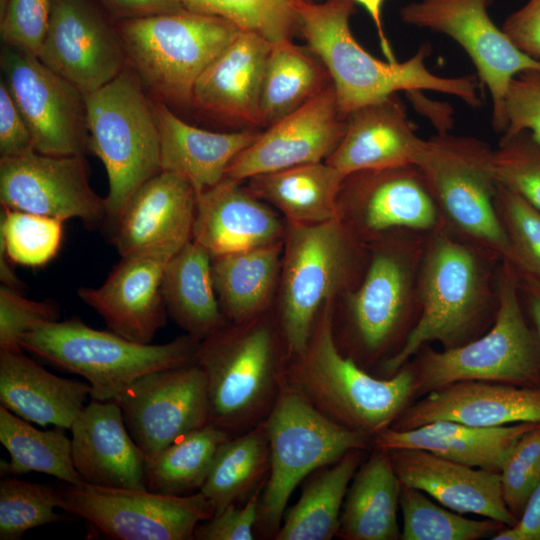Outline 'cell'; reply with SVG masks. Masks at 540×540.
Segmentation results:
<instances>
[{
	"mask_svg": "<svg viewBox=\"0 0 540 540\" xmlns=\"http://www.w3.org/2000/svg\"><path fill=\"white\" fill-rule=\"evenodd\" d=\"M344 176L325 161L255 175L246 187L287 223L313 225L337 218Z\"/></svg>",
	"mask_w": 540,
	"mask_h": 540,
	"instance_id": "cell-34",
	"label": "cell"
},
{
	"mask_svg": "<svg viewBox=\"0 0 540 540\" xmlns=\"http://www.w3.org/2000/svg\"><path fill=\"white\" fill-rule=\"evenodd\" d=\"M366 450L352 449L315 472L294 506L285 511L275 540H330L336 537L345 495Z\"/></svg>",
	"mask_w": 540,
	"mask_h": 540,
	"instance_id": "cell-36",
	"label": "cell"
},
{
	"mask_svg": "<svg viewBox=\"0 0 540 540\" xmlns=\"http://www.w3.org/2000/svg\"><path fill=\"white\" fill-rule=\"evenodd\" d=\"M199 342L185 334L164 344L138 343L94 329L79 317L39 324L19 340L24 351L85 378L90 398L98 401H113L147 373L195 363Z\"/></svg>",
	"mask_w": 540,
	"mask_h": 540,
	"instance_id": "cell-8",
	"label": "cell"
},
{
	"mask_svg": "<svg viewBox=\"0 0 540 540\" xmlns=\"http://www.w3.org/2000/svg\"><path fill=\"white\" fill-rule=\"evenodd\" d=\"M54 0H6L1 6L2 44L38 56Z\"/></svg>",
	"mask_w": 540,
	"mask_h": 540,
	"instance_id": "cell-48",
	"label": "cell"
},
{
	"mask_svg": "<svg viewBox=\"0 0 540 540\" xmlns=\"http://www.w3.org/2000/svg\"><path fill=\"white\" fill-rule=\"evenodd\" d=\"M288 358L273 309L227 322L201 340L196 363L206 377L209 423L230 436L263 423L283 388Z\"/></svg>",
	"mask_w": 540,
	"mask_h": 540,
	"instance_id": "cell-5",
	"label": "cell"
},
{
	"mask_svg": "<svg viewBox=\"0 0 540 540\" xmlns=\"http://www.w3.org/2000/svg\"><path fill=\"white\" fill-rule=\"evenodd\" d=\"M160 140L162 171L187 180L196 193L224 179L231 162L250 146L260 132H214L188 124L163 102L151 100Z\"/></svg>",
	"mask_w": 540,
	"mask_h": 540,
	"instance_id": "cell-29",
	"label": "cell"
},
{
	"mask_svg": "<svg viewBox=\"0 0 540 540\" xmlns=\"http://www.w3.org/2000/svg\"><path fill=\"white\" fill-rule=\"evenodd\" d=\"M64 430H39L0 405V442L10 455L9 461H1V473L18 476L38 472L67 484L83 482L73 463L71 439Z\"/></svg>",
	"mask_w": 540,
	"mask_h": 540,
	"instance_id": "cell-39",
	"label": "cell"
},
{
	"mask_svg": "<svg viewBox=\"0 0 540 540\" xmlns=\"http://www.w3.org/2000/svg\"><path fill=\"white\" fill-rule=\"evenodd\" d=\"M70 431L73 463L83 482L146 488L145 455L130 435L116 402L91 399Z\"/></svg>",
	"mask_w": 540,
	"mask_h": 540,
	"instance_id": "cell-26",
	"label": "cell"
},
{
	"mask_svg": "<svg viewBox=\"0 0 540 540\" xmlns=\"http://www.w3.org/2000/svg\"><path fill=\"white\" fill-rule=\"evenodd\" d=\"M0 65L34 150L54 156L84 155L89 148L85 94L37 56L5 44Z\"/></svg>",
	"mask_w": 540,
	"mask_h": 540,
	"instance_id": "cell-15",
	"label": "cell"
},
{
	"mask_svg": "<svg viewBox=\"0 0 540 540\" xmlns=\"http://www.w3.org/2000/svg\"><path fill=\"white\" fill-rule=\"evenodd\" d=\"M500 427L540 423V388L490 381H461L413 401L390 426L408 430L435 421Z\"/></svg>",
	"mask_w": 540,
	"mask_h": 540,
	"instance_id": "cell-22",
	"label": "cell"
},
{
	"mask_svg": "<svg viewBox=\"0 0 540 540\" xmlns=\"http://www.w3.org/2000/svg\"><path fill=\"white\" fill-rule=\"evenodd\" d=\"M291 6L296 30L329 73L343 118L400 91H434L457 97L472 108L481 105L475 76L444 77L428 69L429 44H422L402 62L383 61L371 55L350 28L355 12L353 0H291Z\"/></svg>",
	"mask_w": 540,
	"mask_h": 540,
	"instance_id": "cell-1",
	"label": "cell"
},
{
	"mask_svg": "<svg viewBox=\"0 0 540 540\" xmlns=\"http://www.w3.org/2000/svg\"><path fill=\"white\" fill-rule=\"evenodd\" d=\"M182 247L155 245L121 256L101 286L80 287L77 294L103 318L108 330L149 344L166 324L163 274L170 258Z\"/></svg>",
	"mask_w": 540,
	"mask_h": 540,
	"instance_id": "cell-20",
	"label": "cell"
},
{
	"mask_svg": "<svg viewBox=\"0 0 540 540\" xmlns=\"http://www.w3.org/2000/svg\"><path fill=\"white\" fill-rule=\"evenodd\" d=\"M0 250L14 263L41 267L59 252L63 221L1 207Z\"/></svg>",
	"mask_w": 540,
	"mask_h": 540,
	"instance_id": "cell-42",
	"label": "cell"
},
{
	"mask_svg": "<svg viewBox=\"0 0 540 540\" xmlns=\"http://www.w3.org/2000/svg\"><path fill=\"white\" fill-rule=\"evenodd\" d=\"M12 264L14 263L0 250V277L2 284L20 290L22 283L16 276Z\"/></svg>",
	"mask_w": 540,
	"mask_h": 540,
	"instance_id": "cell-58",
	"label": "cell"
},
{
	"mask_svg": "<svg viewBox=\"0 0 540 540\" xmlns=\"http://www.w3.org/2000/svg\"><path fill=\"white\" fill-rule=\"evenodd\" d=\"M367 246L338 219L287 223L273 312L288 357L303 351L322 307L360 282Z\"/></svg>",
	"mask_w": 540,
	"mask_h": 540,
	"instance_id": "cell-6",
	"label": "cell"
},
{
	"mask_svg": "<svg viewBox=\"0 0 540 540\" xmlns=\"http://www.w3.org/2000/svg\"><path fill=\"white\" fill-rule=\"evenodd\" d=\"M211 259L205 248L190 240L170 258L162 280L168 316L199 341L228 322L214 290Z\"/></svg>",
	"mask_w": 540,
	"mask_h": 540,
	"instance_id": "cell-35",
	"label": "cell"
},
{
	"mask_svg": "<svg viewBox=\"0 0 540 540\" xmlns=\"http://www.w3.org/2000/svg\"><path fill=\"white\" fill-rule=\"evenodd\" d=\"M345 119V133L325 160L344 177L359 171L415 165L424 139L416 134L396 94L363 106Z\"/></svg>",
	"mask_w": 540,
	"mask_h": 540,
	"instance_id": "cell-28",
	"label": "cell"
},
{
	"mask_svg": "<svg viewBox=\"0 0 540 540\" xmlns=\"http://www.w3.org/2000/svg\"><path fill=\"white\" fill-rule=\"evenodd\" d=\"M271 46L257 33L241 31L201 74L191 106L220 121L261 126L260 97Z\"/></svg>",
	"mask_w": 540,
	"mask_h": 540,
	"instance_id": "cell-27",
	"label": "cell"
},
{
	"mask_svg": "<svg viewBox=\"0 0 540 540\" xmlns=\"http://www.w3.org/2000/svg\"><path fill=\"white\" fill-rule=\"evenodd\" d=\"M113 401L147 462L181 436L209 423L206 377L196 362L147 373Z\"/></svg>",
	"mask_w": 540,
	"mask_h": 540,
	"instance_id": "cell-17",
	"label": "cell"
},
{
	"mask_svg": "<svg viewBox=\"0 0 540 540\" xmlns=\"http://www.w3.org/2000/svg\"><path fill=\"white\" fill-rule=\"evenodd\" d=\"M286 220L244 182L224 177L197 193L192 240L211 256L284 240Z\"/></svg>",
	"mask_w": 540,
	"mask_h": 540,
	"instance_id": "cell-23",
	"label": "cell"
},
{
	"mask_svg": "<svg viewBox=\"0 0 540 540\" xmlns=\"http://www.w3.org/2000/svg\"><path fill=\"white\" fill-rule=\"evenodd\" d=\"M493 151L475 137L438 133L424 139L415 165L427 182L443 224L515 267L516 256L495 206Z\"/></svg>",
	"mask_w": 540,
	"mask_h": 540,
	"instance_id": "cell-11",
	"label": "cell"
},
{
	"mask_svg": "<svg viewBox=\"0 0 540 540\" xmlns=\"http://www.w3.org/2000/svg\"><path fill=\"white\" fill-rule=\"evenodd\" d=\"M33 148L29 128L8 87L0 81V158L22 154Z\"/></svg>",
	"mask_w": 540,
	"mask_h": 540,
	"instance_id": "cell-52",
	"label": "cell"
},
{
	"mask_svg": "<svg viewBox=\"0 0 540 540\" xmlns=\"http://www.w3.org/2000/svg\"><path fill=\"white\" fill-rule=\"evenodd\" d=\"M90 392L88 382L49 372L23 349L0 350V403L31 423L70 430Z\"/></svg>",
	"mask_w": 540,
	"mask_h": 540,
	"instance_id": "cell-30",
	"label": "cell"
},
{
	"mask_svg": "<svg viewBox=\"0 0 540 540\" xmlns=\"http://www.w3.org/2000/svg\"><path fill=\"white\" fill-rule=\"evenodd\" d=\"M121 19L142 18L186 10L182 0H101Z\"/></svg>",
	"mask_w": 540,
	"mask_h": 540,
	"instance_id": "cell-54",
	"label": "cell"
},
{
	"mask_svg": "<svg viewBox=\"0 0 540 540\" xmlns=\"http://www.w3.org/2000/svg\"><path fill=\"white\" fill-rule=\"evenodd\" d=\"M537 424L479 427L443 420L408 430L389 427L377 433L372 442L373 447L419 449L470 467L500 472L517 441Z\"/></svg>",
	"mask_w": 540,
	"mask_h": 540,
	"instance_id": "cell-31",
	"label": "cell"
},
{
	"mask_svg": "<svg viewBox=\"0 0 540 540\" xmlns=\"http://www.w3.org/2000/svg\"><path fill=\"white\" fill-rule=\"evenodd\" d=\"M59 493L61 510L115 540H192L197 526L215 515L200 491L169 495L81 482L67 484Z\"/></svg>",
	"mask_w": 540,
	"mask_h": 540,
	"instance_id": "cell-13",
	"label": "cell"
},
{
	"mask_svg": "<svg viewBox=\"0 0 540 540\" xmlns=\"http://www.w3.org/2000/svg\"><path fill=\"white\" fill-rule=\"evenodd\" d=\"M270 443L265 423L229 436L218 448L208 476L199 490L215 515L232 504L244 503L267 480Z\"/></svg>",
	"mask_w": 540,
	"mask_h": 540,
	"instance_id": "cell-38",
	"label": "cell"
},
{
	"mask_svg": "<svg viewBox=\"0 0 540 540\" xmlns=\"http://www.w3.org/2000/svg\"><path fill=\"white\" fill-rule=\"evenodd\" d=\"M517 271L521 300L525 302L529 321L540 337V279L523 271Z\"/></svg>",
	"mask_w": 540,
	"mask_h": 540,
	"instance_id": "cell-55",
	"label": "cell"
},
{
	"mask_svg": "<svg viewBox=\"0 0 540 540\" xmlns=\"http://www.w3.org/2000/svg\"><path fill=\"white\" fill-rule=\"evenodd\" d=\"M412 232L396 230L367 243L360 282L334 304L339 350L372 374L402 347L419 315L417 281L425 243Z\"/></svg>",
	"mask_w": 540,
	"mask_h": 540,
	"instance_id": "cell-2",
	"label": "cell"
},
{
	"mask_svg": "<svg viewBox=\"0 0 540 540\" xmlns=\"http://www.w3.org/2000/svg\"><path fill=\"white\" fill-rule=\"evenodd\" d=\"M346 119L330 84L296 111L269 125L229 165L225 177L244 182L255 175L325 161L340 143Z\"/></svg>",
	"mask_w": 540,
	"mask_h": 540,
	"instance_id": "cell-21",
	"label": "cell"
},
{
	"mask_svg": "<svg viewBox=\"0 0 540 540\" xmlns=\"http://www.w3.org/2000/svg\"><path fill=\"white\" fill-rule=\"evenodd\" d=\"M316 1V0H308ZM355 3L362 5L366 11L369 13L379 38L380 47L383 51L384 56L389 61H396L391 44L386 36L382 18V7L384 0H353Z\"/></svg>",
	"mask_w": 540,
	"mask_h": 540,
	"instance_id": "cell-57",
	"label": "cell"
},
{
	"mask_svg": "<svg viewBox=\"0 0 540 540\" xmlns=\"http://www.w3.org/2000/svg\"><path fill=\"white\" fill-rule=\"evenodd\" d=\"M337 218L365 244L396 230L432 232L443 225L436 201L416 165L346 176L337 199Z\"/></svg>",
	"mask_w": 540,
	"mask_h": 540,
	"instance_id": "cell-16",
	"label": "cell"
},
{
	"mask_svg": "<svg viewBox=\"0 0 540 540\" xmlns=\"http://www.w3.org/2000/svg\"><path fill=\"white\" fill-rule=\"evenodd\" d=\"M197 193L183 177L161 171L144 182L109 226L120 256L155 245L192 240Z\"/></svg>",
	"mask_w": 540,
	"mask_h": 540,
	"instance_id": "cell-24",
	"label": "cell"
},
{
	"mask_svg": "<svg viewBox=\"0 0 540 540\" xmlns=\"http://www.w3.org/2000/svg\"><path fill=\"white\" fill-rule=\"evenodd\" d=\"M59 489L4 477L0 481V539L19 540L25 532L62 521Z\"/></svg>",
	"mask_w": 540,
	"mask_h": 540,
	"instance_id": "cell-43",
	"label": "cell"
},
{
	"mask_svg": "<svg viewBox=\"0 0 540 540\" xmlns=\"http://www.w3.org/2000/svg\"><path fill=\"white\" fill-rule=\"evenodd\" d=\"M496 286L497 309L487 332L440 351L426 345L406 363L415 400L461 381L540 388V337L524 311L516 268L506 260Z\"/></svg>",
	"mask_w": 540,
	"mask_h": 540,
	"instance_id": "cell-7",
	"label": "cell"
},
{
	"mask_svg": "<svg viewBox=\"0 0 540 540\" xmlns=\"http://www.w3.org/2000/svg\"><path fill=\"white\" fill-rule=\"evenodd\" d=\"M493 1L414 0L400 9V18L406 25L450 37L466 52L490 94L492 127L503 134L508 86L520 74H540V59L521 51L494 23L488 12Z\"/></svg>",
	"mask_w": 540,
	"mask_h": 540,
	"instance_id": "cell-14",
	"label": "cell"
},
{
	"mask_svg": "<svg viewBox=\"0 0 540 540\" xmlns=\"http://www.w3.org/2000/svg\"><path fill=\"white\" fill-rule=\"evenodd\" d=\"M1 207L65 221L80 219L95 229L107 221L105 198L88 180L83 155L54 156L34 149L0 158Z\"/></svg>",
	"mask_w": 540,
	"mask_h": 540,
	"instance_id": "cell-18",
	"label": "cell"
},
{
	"mask_svg": "<svg viewBox=\"0 0 540 540\" xmlns=\"http://www.w3.org/2000/svg\"><path fill=\"white\" fill-rule=\"evenodd\" d=\"M505 112L507 127L503 134L527 132L540 144V74H520L511 80Z\"/></svg>",
	"mask_w": 540,
	"mask_h": 540,
	"instance_id": "cell-50",
	"label": "cell"
},
{
	"mask_svg": "<svg viewBox=\"0 0 540 540\" xmlns=\"http://www.w3.org/2000/svg\"><path fill=\"white\" fill-rule=\"evenodd\" d=\"M37 57L85 95L106 85L127 66L117 28L89 0H54Z\"/></svg>",
	"mask_w": 540,
	"mask_h": 540,
	"instance_id": "cell-19",
	"label": "cell"
},
{
	"mask_svg": "<svg viewBox=\"0 0 540 540\" xmlns=\"http://www.w3.org/2000/svg\"><path fill=\"white\" fill-rule=\"evenodd\" d=\"M146 92L127 64L113 80L85 95L89 149L108 177L106 225L144 182L162 171L158 127Z\"/></svg>",
	"mask_w": 540,
	"mask_h": 540,
	"instance_id": "cell-12",
	"label": "cell"
},
{
	"mask_svg": "<svg viewBox=\"0 0 540 540\" xmlns=\"http://www.w3.org/2000/svg\"><path fill=\"white\" fill-rule=\"evenodd\" d=\"M515 525L522 533L524 540H540V482Z\"/></svg>",
	"mask_w": 540,
	"mask_h": 540,
	"instance_id": "cell-56",
	"label": "cell"
},
{
	"mask_svg": "<svg viewBox=\"0 0 540 540\" xmlns=\"http://www.w3.org/2000/svg\"><path fill=\"white\" fill-rule=\"evenodd\" d=\"M60 310L51 300L34 301L20 290L0 286V350L22 349L20 337L35 326L59 320Z\"/></svg>",
	"mask_w": 540,
	"mask_h": 540,
	"instance_id": "cell-49",
	"label": "cell"
},
{
	"mask_svg": "<svg viewBox=\"0 0 540 540\" xmlns=\"http://www.w3.org/2000/svg\"><path fill=\"white\" fill-rule=\"evenodd\" d=\"M116 28L127 64L145 90L168 106L191 105L201 74L242 31L228 20L187 9L121 19Z\"/></svg>",
	"mask_w": 540,
	"mask_h": 540,
	"instance_id": "cell-9",
	"label": "cell"
},
{
	"mask_svg": "<svg viewBox=\"0 0 540 540\" xmlns=\"http://www.w3.org/2000/svg\"><path fill=\"white\" fill-rule=\"evenodd\" d=\"M399 508L403 525L400 540H479L491 538L504 524L474 520L438 505L423 491L402 485Z\"/></svg>",
	"mask_w": 540,
	"mask_h": 540,
	"instance_id": "cell-41",
	"label": "cell"
},
{
	"mask_svg": "<svg viewBox=\"0 0 540 540\" xmlns=\"http://www.w3.org/2000/svg\"><path fill=\"white\" fill-rule=\"evenodd\" d=\"M496 182L540 210V144L529 133L503 134L493 151Z\"/></svg>",
	"mask_w": 540,
	"mask_h": 540,
	"instance_id": "cell-45",
	"label": "cell"
},
{
	"mask_svg": "<svg viewBox=\"0 0 540 540\" xmlns=\"http://www.w3.org/2000/svg\"><path fill=\"white\" fill-rule=\"evenodd\" d=\"M282 255L283 241L212 256L213 286L228 322L248 321L273 309Z\"/></svg>",
	"mask_w": 540,
	"mask_h": 540,
	"instance_id": "cell-33",
	"label": "cell"
},
{
	"mask_svg": "<svg viewBox=\"0 0 540 540\" xmlns=\"http://www.w3.org/2000/svg\"><path fill=\"white\" fill-rule=\"evenodd\" d=\"M335 301L319 312L306 347L288 358L289 387L334 422L371 436L389 428L414 400L413 375L375 376L345 356L333 334Z\"/></svg>",
	"mask_w": 540,
	"mask_h": 540,
	"instance_id": "cell-4",
	"label": "cell"
},
{
	"mask_svg": "<svg viewBox=\"0 0 540 540\" xmlns=\"http://www.w3.org/2000/svg\"><path fill=\"white\" fill-rule=\"evenodd\" d=\"M262 483L244 504H232L211 519L200 523L194 533L197 540H254Z\"/></svg>",
	"mask_w": 540,
	"mask_h": 540,
	"instance_id": "cell-51",
	"label": "cell"
},
{
	"mask_svg": "<svg viewBox=\"0 0 540 540\" xmlns=\"http://www.w3.org/2000/svg\"><path fill=\"white\" fill-rule=\"evenodd\" d=\"M331 78L319 57L290 38L272 43L260 97L261 125L268 127L327 88Z\"/></svg>",
	"mask_w": 540,
	"mask_h": 540,
	"instance_id": "cell-37",
	"label": "cell"
},
{
	"mask_svg": "<svg viewBox=\"0 0 540 540\" xmlns=\"http://www.w3.org/2000/svg\"><path fill=\"white\" fill-rule=\"evenodd\" d=\"M495 206L516 256L515 268L540 279V210L499 183Z\"/></svg>",
	"mask_w": 540,
	"mask_h": 540,
	"instance_id": "cell-46",
	"label": "cell"
},
{
	"mask_svg": "<svg viewBox=\"0 0 540 540\" xmlns=\"http://www.w3.org/2000/svg\"><path fill=\"white\" fill-rule=\"evenodd\" d=\"M478 246L444 224L425 242L417 281L419 315L404 344L374 371L396 374L421 348L439 342L443 349L463 345L484 331L491 296L486 263Z\"/></svg>",
	"mask_w": 540,
	"mask_h": 540,
	"instance_id": "cell-3",
	"label": "cell"
},
{
	"mask_svg": "<svg viewBox=\"0 0 540 540\" xmlns=\"http://www.w3.org/2000/svg\"><path fill=\"white\" fill-rule=\"evenodd\" d=\"M389 451L402 485L419 489L460 514L480 515L505 526L517 523L504 502L500 472L470 467L419 449Z\"/></svg>",
	"mask_w": 540,
	"mask_h": 540,
	"instance_id": "cell-25",
	"label": "cell"
},
{
	"mask_svg": "<svg viewBox=\"0 0 540 540\" xmlns=\"http://www.w3.org/2000/svg\"><path fill=\"white\" fill-rule=\"evenodd\" d=\"M264 423L271 460L255 535L256 539L275 540L289 498L299 483L352 449L371 450L373 438L329 419L286 382Z\"/></svg>",
	"mask_w": 540,
	"mask_h": 540,
	"instance_id": "cell-10",
	"label": "cell"
},
{
	"mask_svg": "<svg viewBox=\"0 0 540 540\" xmlns=\"http://www.w3.org/2000/svg\"><path fill=\"white\" fill-rule=\"evenodd\" d=\"M229 436L210 423L181 436L146 463V488L169 495L199 491L219 446Z\"/></svg>",
	"mask_w": 540,
	"mask_h": 540,
	"instance_id": "cell-40",
	"label": "cell"
},
{
	"mask_svg": "<svg viewBox=\"0 0 540 540\" xmlns=\"http://www.w3.org/2000/svg\"><path fill=\"white\" fill-rule=\"evenodd\" d=\"M195 13L230 21L242 31L261 35L270 42L290 38L296 30L291 0H182Z\"/></svg>",
	"mask_w": 540,
	"mask_h": 540,
	"instance_id": "cell-44",
	"label": "cell"
},
{
	"mask_svg": "<svg viewBox=\"0 0 540 540\" xmlns=\"http://www.w3.org/2000/svg\"><path fill=\"white\" fill-rule=\"evenodd\" d=\"M501 28L521 51L540 59V0H528L506 17Z\"/></svg>",
	"mask_w": 540,
	"mask_h": 540,
	"instance_id": "cell-53",
	"label": "cell"
},
{
	"mask_svg": "<svg viewBox=\"0 0 540 540\" xmlns=\"http://www.w3.org/2000/svg\"><path fill=\"white\" fill-rule=\"evenodd\" d=\"M402 484L390 451L373 447L354 474L343 502L336 537L399 540L397 512Z\"/></svg>",
	"mask_w": 540,
	"mask_h": 540,
	"instance_id": "cell-32",
	"label": "cell"
},
{
	"mask_svg": "<svg viewBox=\"0 0 540 540\" xmlns=\"http://www.w3.org/2000/svg\"><path fill=\"white\" fill-rule=\"evenodd\" d=\"M500 478L504 502L518 521L540 482V423L514 445L502 466Z\"/></svg>",
	"mask_w": 540,
	"mask_h": 540,
	"instance_id": "cell-47",
	"label": "cell"
}]
</instances>
